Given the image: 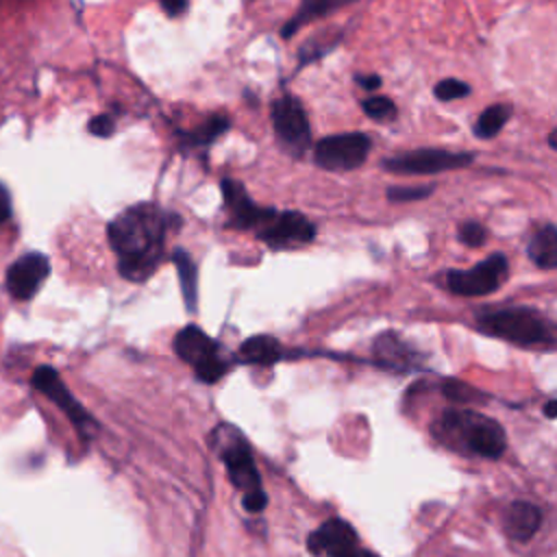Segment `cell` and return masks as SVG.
<instances>
[{
	"instance_id": "28",
	"label": "cell",
	"mask_w": 557,
	"mask_h": 557,
	"mask_svg": "<svg viewBox=\"0 0 557 557\" xmlns=\"http://www.w3.org/2000/svg\"><path fill=\"white\" fill-rule=\"evenodd\" d=\"M433 185H422V187H389L387 189V200L392 202H411V200H422L433 194Z\"/></svg>"
},
{
	"instance_id": "4",
	"label": "cell",
	"mask_w": 557,
	"mask_h": 557,
	"mask_svg": "<svg viewBox=\"0 0 557 557\" xmlns=\"http://www.w3.org/2000/svg\"><path fill=\"white\" fill-rule=\"evenodd\" d=\"M481 333L511 342L516 346H546L555 344L553 322L531 307H507L485 311L476 318Z\"/></svg>"
},
{
	"instance_id": "24",
	"label": "cell",
	"mask_w": 557,
	"mask_h": 557,
	"mask_svg": "<svg viewBox=\"0 0 557 557\" xmlns=\"http://www.w3.org/2000/svg\"><path fill=\"white\" fill-rule=\"evenodd\" d=\"M442 394L453 403H470V400H483L485 398L483 392H479L476 387H472L463 381H457V379H446L444 385H442Z\"/></svg>"
},
{
	"instance_id": "30",
	"label": "cell",
	"mask_w": 557,
	"mask_h": 557,
	"mask_svg": "<svg viewBox=\"0 0 557 557\" xmlns=\"http://www.w3.org/2000/svg\"><path fill=\"white\" fill-rule=\"evenodd\" d=\"M13 213V205H11V194L9 187L0 181V224H4Z\"/></svg>"
},
{
	"instance_id": "15",
	"label": "cell",
	"mask_w": 557,
	"mask_h": 557,
	"mask_svg": "<svg viewBox=\"0 0 557 557\" xmlns=\"http://www.w3.org/2000/svg\"><path fill=\"white\" fill-rule=\"evenodd\" d=\"M374 355H376V363L381 368H387L394 372L413 370L416 361H418L416 350L392 331H387L374 339Z\"/></svg>"
},
{
	"instance_id": "17",
	"label": "cell",
	"mask_w": 557,
	"mask_h": 557,
	"mask_svg": "<svg viewBox=\"0 0 557 557\" xmlns=\"http://www.w3.org/2000/svg\"><path fill=\"white\" fill-rule=\"evenodd\" d=\"M283 357V346L272 335H252L239 346V359L255 366H272Z\"/></svg>"
},
{
	"instance_id": "22",
	"label": "cell",
	"mask_w": 557,
	"mask_h": 557,
	"mask_svg": "<svg viewBox=\"0 0 557 557\" xmlns=\"http://www.w3.org/2000/svg\"><path fill=\"white\" fill-rule=\"evenodd\" d=\"M339 7H344V2H331V0H305V2L300 4V9L292 15V20L283 26L281 35H283L285 39H289V37H292V35H294L302 24L311 22L313 17L326 15V13H331V11L339 9Z\"/></svg>"
},
{
	"instance_id": "10",
	"label": "cell",
	"mask_w": 557,
	"mask_h": 557,
	"mask_svg": "<svg viewBox=\"0 0 557 557\" xmlns=\"http://www.w3.org/2000/svg\"><path fill=\"white\" fill-rule=\"evenodd\" d=\"M474 161L470 152H450L442 148H418L385 159L381 165L394 174H437L459 170Z\"/></svg>"
},
{
	"instance_id": "5",
	"label": "cell",
	"mask_w": 557,
	"mask_h": 557,
	"mask_svg": "<svg viewBox=\"0 0 557 557\" xmlns=\"http://www.w3.org/2000/svg\"><path fill=\"white\" fill-rule=\"evenodd\" d=\"M174 352L194 368V374L202 383L220 381L233 366V359L224 348L209 337L198 324L183 326L172 339Z\"/></svg>"
},
{
	"instance_id": "9",
	"label": "cell",
	"mask_w": 557,
	"mask_h": 557,
	"mask_svg": "<svg viewBox=\"0 0 557 557\" xmlns=\"http://www.w3.org/2000/svg\"><path fill=\"white\" fill-rule=\"evenodd\" d=\"M33 387L46 394L74 424V429L81 433V437L89 440L98 431V422L91 418V413L72 396V392L61 381L59 372L50 366H39L33 372Z\"/></svg>"
},
{
	"instance_id": "13",
	"label": "cell",
	"mask_w": 557,
	"mask_h": 557,
	"mask_svg": "<svg viewBox=\"0 0 557 557\" xmlns=\"http://www.w3.org/2000/svg\"><path fill=\"white\" fill-rule=\"evenodd\" d=\"M50 274V261L41 252H26L7 268V292L13 300H30Z\"/></svg>"
},
{
	"instance_id": "35",
	"label": "cell",
	"mask_w": 557,
	"mask_h": 557,
	"mask_svg": "<svg viewBox=\"0 0 557 557\" xmlns=\"http://www.w3.org/2000/svg\"><path fill=\"white\" fill-rule=\"evenodd\" d=\"M361 557H379L376 553H372V550H363V555Z\"/></svg>"
},
{
	"instance_id": "27",
	"label": "cell",
	"mask_w": 557,
	"mask_h": 557,
	"mask_svg": "<svg viewBox=\"0 0 557 557\" xmlns=\"http://www.w3.org/2000/svg\"><path fill=\"white\" fill-rule=\"evenodd\" d=\"M457 237L463 246H472V248H479L483 246V242L487 239V231L483 224L479 222H461L459 228H457Z\"/></svg>"
},
{
	"instance_id": "2",
	"label": "cell",
	"mask_w": 557,
	"mask_h": 557,
	"mask_svg": "<svg viewBox=\"0 0 557 557\" xmlns=\"http://www.w3.org/2000/svg\"><path fill=\"white\" fill-rule=\"evenodd\" d=\"M433 437L455 453L483 459H498L507 448L500 422L472 409H444L433 422Z\"/></svg>"
},
{
	"instance_id": "8",
	"label": "cell",
	"mask_w": 557,
	"mask_h": 557,
	"mask_svg": "<svg viewBox=\"0 0 557 557\" xmlns=\"http://www.w3.org/2000/svg\"><path fill=\"white\" fill-rule=\"evenodd\" d=\"M257 237L272 250L300 248L315 239V226L298 211H276L270 207L265 220L255 228Z\"/></svg>"
},
{
	"instance_id": "1",
	"label": "cell",
	"mask_w": 557,
	"mask_h": 557,
	"mask_svg": "<svg viewBox=\"0 0 557 557\" xmlns=\"http://www.w3.org/2000/svg\"><path fill=\"white\" fill-rule=\"evenodd\" d=\"M181 224V215L152 202H139L117 213L107 237L117 257V272L131 283L148 281L161 263L165 237Z\"/></svg>"
},
{
	"instance_id": "18",
	"label": "cell",
	"mask_w": 557,
	"mask_h": 557,
	"mask_svg": "<svg viewBox=\"0 0 557 557\" xmlns=\"http://www.w3.org/2000/svg\"><path fill=\"white\" fill-rule=\"evenodd\" d=\"M529 259L542 268V270H553L557 265V228L555 224H544L540 226L533 237L529 239Z\"/></svg>"
},
{
	"instance_id": "33",
	"label": "cell",
	"mask_w": 557,
	"mask_h": 557,
	"mask_svg": "<svg viewBox=\"0 0 557 557\" xmlns=\"http://www.w3.org/2000/svg\"><path fill=\"white\" fill-rule=\"evenodd\" d=\"M555 403H557V400L550 398V400L546 403V407H544V413H546V418H550V420L555 418Z\"/></svg>"
},
{
	"instance_id": "19",
	"label": "cell",
	"mask_w": 557,
	"mask_h": 557,
	"mask_svg": "<svg viewBox=\"0 0 557 557\" xmlns=\"http://www.w3.org/2000/svg\"><path fill=\"white\" fill-rule=\"evenodd\" d=\"M174 265L181 278V292H183V300L189 313H194L198 309V268L191 259V255L185 248H174Z\"/></svg>"
},
{
	"instance_id": "14",
	"label": "cell",
	"mask_w": 557,
	"mask_h": 557,
	"mask_svg": "<svg viewBox=\"0 0 557 557\" xmlns=\"http://www.w3.org/2000/svg\"><path fill=\"white\" fill-rule=\"evenodd\" d=\"M222 200H224V213H226V228H257L265 215L270 213V207H259L246 191V187L235 178H222L220 181Z\"/></svg>"
},
{
	"instance_id": "34",
	"label": "cell",
	"mask_w": 557,
	"mask_h": 557,
	"mask_svg": "<svg viewBox=\"0 0 557 557\" xmlns=\"http://www.w3.org/2000/svg\"><path fill=\"white\" fill-rule=\"evenodd\" d=\"M548 146L555 150V131H550V135H548Z\"/></svg>"
},
{
	"instance_id": "25",
	"label": "cell",
	"mask_w": 557,
	"mask_h": 557,
	"mask_svg": "<svg viewBox=\"0 0 557 557\" xmlns=\"http://www.w3.org/2000/svg\"><path fill=\"white\" fill-rule=\"evenodd\" d=\"M361 109L368 117L372 120H379V122H387L396 115V104L392 98L387 96H372V98H366L361 102Z\"/></svg>"
},
{
	"instance_id": "29",
	"label": "cell",
	"mask_w": 557,
	"mask_h": 557,
	"mask_svg": "<svg viewBox=\"0 0 557 557\" xmlns=\"http://www.w3.org/2000/svg\"><path fill=\"white\" fill-rule=\"evenodd\" d=\"M87 128H89V133L96 135V137H109V135H113V131H115V122H113L111 115H104V113H102V115L91 117L89 124H87Z\"/></svg>"
},
{
	"instance_id": "31",
	"label": "cell",
	"mask_w": 557,
	"mask_h": 557,
	"mask_svg": "<svg viewBox=\"0 0 557 557\" xmlns=\"http://www.w3.org/2000/svg\"><path fill=\"white\" fill-rule=\"evenodd\" d=\"M187 0H161V9L170 15V17H178L181 13L187 11Z\"/></svg>"
},
{
	"instance_id": "20",
	"label": "cell",
	"mask_w": 557,
	"mask_h": 557,
	"mask_svg": "<svg viewBox=\"0 0 557 557\" xmlns=\"http://www.w3.org/2000/svg\"><path fill=\"white\" fill-rule=\"evenodd\" d=\"M231 126V120H228V115H224V113H213V115H209V120H205L200 126H196V128H191V131H183V133H178V141L181 144H185V146H191V148H196V146H209L218 135H222L226 128Z\"/></svg>"
},
{
	"instance_id": "21",
	"label": "cell",
	"mask_w": 557,
	"mask_h": 557,
	"mask_svg": "<svg viewBox=\"0 0 557 557\" xmlns=\"http://www.w3.org/2000/svg\"><path fill=\"white\" fill-rule=\"evenodd\" d=\"M513 109L509 102H496L481 111V115L474 122V135L481 139H492L500 133V128L509 122Z\"/></svg>"
},
{
	"instance_id": "16",
	"label": "cell",
	"mask_w": 557,
	"mask_h": 557,
	"mask_svg": "<svg viewBox=\"0 0 557 557\" xmlns=\"http://www.w3.org/2000/svg\"><path fill=\"white\" fill-rule=\"evenodd\" d=\"M505 533L513 542H529L540 524H542V509L529 500H513L505 511Z\"/></svg>"
},
{
	"instance_id": "12",
	"label": "cell",
	"mask_w": 557,
	"mask_h": 557,
	"mask_svg": "<svg viewBox=\"0 0 557 557\" xmlns=\"http://www.w3.org/2000/svg\"><path fill=\"white\" fill-rule=\"evenodd\" d=\"M307 548L311 555L322 557H361L363 548L359 546V537L355 529L342 518L324 520L315 531L307 537Z\"/></svg>"
},
{
	"instance_id": "26",
	"label": "cell",
	"mask_w": 557,
	"mask_h": 557,
	"mask_svg": "<svg viewBox=\"0 0 557 557\" xmlns=\"http://www.w3.org/2000/svg\"><path fill=\"white\" fill-rule=\"evenodd\" d=\"M472 91V87L459 78H444L435 85L433 94L437 100L442 102H450V100H459V98H466L468 94Z\"/></svg>"
},
{
	"instance_id": "11",
	"label": "cell",
	"mask_w": 557,
	"mask_h": 557,
	"mask_svg": "<svg viewBox=\"0 0 557 557\" xmlns=\"http://www.w3.org/2000/svg\"><path fill=\"white\" fill-rule=\"evenodd\" d=\"M272 126L276 139L294 154H300L311 144L307 111L296 96H281L272 102Z\"/></svg>"
},
{
	"instance_id": "32",
	"label": "cell",
	"mask_w": 557,
	"mask_h": 557,
	"mask_svg": "<svg viewBox=\"0 0 557 557\" xmlns=\"http://www.w3.org/2000/svg\"><path fill=\"white\" fill-rule=\"evenodd\" d=\"M359 83V87L363 89H376L381 85V78L376 74H366V76H357L355 78Z\"/></svg>"
},
{
	"instance_id": "3",
	"label": "cell",
	"mask_w": 557,
	"mask_h": 557,
	"mask_svg": "<svg viewBox=\"0 0 557 557\" xmlns=\"http://www.w3.org/2000/svg\"><path fill=\"white\" fill-rule=\"evenodd\" d=\"M211 446L224 461L228 481L242 492L244 509L250 513H261L268 505V496L246 437L235 426L220 424L211 433Z\"/></svg>"
},
{
	"instance_id": "6",
	"label": "cell",
	"mask_w": 557,
	"mask_h": 557,
	"mask_svg": "<svg viewBox=\"0 0 557 557\" xmlns=\"http://www.w3.org/2000/svg\"><path fill=\"white\" fill-rule=\"evenodd\" d=\"M507 257L503 252H492L468 270H448L446 287L457 296H487L507 281Z\"/></svg>"
},
{
	"instance_id": "7",
	"label": "cell",
	"mask_w": 557,
	"mask_h": 557,
	"mask_svg": "<svg viewBox=\"0 0 557 557\" xmlns=\"http://www.w3.org/2000/svg\"><path fill=\"white\" fill-rule=\"evenodd\" d=\"M372 139L366 133H339L322 137L313 146V159L322 170L348 172L366 163Z\"/></svg>"
},
{
	"instance_id": "23",
	"label": "cell",
	"mask_w": 557,
	"mask_h": 557,
	"mask_svg": "<svg viewBox=\"0 0 557 557\" xmlns=\"http://www.w3.org/2000/svg\"><path fill=\"white\" fill-rule=\"evenodd\" d=\"M339 39H342L339 30H335V33H329V30H326V33H320V35L307 39V41L300 46V50H298V63L305 65V63H311V61H315V59L329 54V52L339 44Z\"/></svg>"
}]
</instances>
